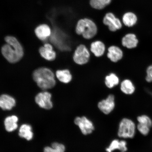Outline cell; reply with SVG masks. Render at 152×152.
<instances>
[{"label":"cell","mask_w":152,"mask_h":152,"mask_svg":"<svg viewBox=\"0 0 152 152\" xmlns=\"http://www.w3.org/2000/svg\"><path fill=\"white\" fill-rule=\"evenodd\" d=\"M147 75L146 77V80L148 82L152 81V65L150 66L147 68Z\"/></svg>","instance_id":"obj_27"},{"label":"cell","mask_w":152,"mask_h":152,"mask_svg":"<svg viewBox=\"0 0 152 152\" xmlns=\"http://www.w3.org/2000/svg\"><path fill=\"white\" fill-rule=\"evenodd\" d=\"M121 43L123 47L128 49H132L137 46L138 40L134 34L128 33L122 37Z\"/></svg>","instance_id":"obj_14"},{"label":"cell","mask_w":152,"mask_h":152,"mask_svg":"<svg viewBox=\"0 0 152 152\" xmlns=\"http://www.w3.org/2000/svg\"><path fill=\"white\" fill-rule=\"evenodd\" d=\"M104 25L108 26L110 31L115 32L123 27V23L120 19L117 18L113 13L109 12L106 14L103 19Z\"/></svg>","instance_id":"obj_6"},{"label":"cell","mask_w":152,"mask_h":152,"mask_svg":"<svg viewBox=\"0 0 152 152\" xmlns=\"http://www.w3.org/2000/svg\"><path fill=\"white\" fill-rule=\"evenodd\" d=\"M53 45L50 43H46L40 48L39 52L41 56L49 61H53L57 58L56 52L54 50Z\"/></svg>","instance_id":"obj_10"},{"label":"cell","mask_w":152,"mask_h":152,"mask_svg":"<svg viewBox=\"0 0 152 152\" xmlns=\"http://www.w3.org/2000/svg\"><path fill=\"white\" fill-rule=\"evenodd\" d=\"M33 77L38 86L43 90L52 89L56 84L55 73L48 68H38L33 72Z\"/></svg>","instance_id":"obj_2"},{"label":"cell","mask_w":152,"mask_h":152,"mask_svg":"<svg viewBox=\"0 0 152 152\" xmlns=\"http://www.w3.org/2000/svg\"><path fill=\"white\" fill-rule=\"evenodd\" d=\"M16 105V101L12 97L7 94L0 96V107L3 110H9Z\"/></svg>","instance_id":"obj_16"},{"label":"cell","mask_w":152,"mask_h":152,"mask_svg":"<svg viewBox=\"0 0 152 152\" xmlns=\"http://www.w3.org/2000/svg\"><path fill=\"white\" fill-rule=\"evenodd\" d=\"M91 55V53L86 45L80 44L78 45L74 52L73 60L78 65H84L90 61Z\"/></svg>","instance_id":"obj_5"},{"label":"cell","mask_w":152,"mask_h":152,"mask_svg":"<svg viewBox=\"0 0 152 152\" xmlns=\"http://www.w3.org/2000/svg\"><path fill=\"white\" fill-rule=\"evenodd\" d=\"M35 33L38 39L45 41L52 35V30L47 24H42L36 28Z\"/></svg>","instance_id":"obj_12"},{"label":"cell","mask_w":152,"mask_h":152,"mask_svg":"<svg viewBox=\"0 0 152 152\" xmlns=\"http://www.w3.org/2000/svg\"><path fill=\"white\" fill-rule=\"evenodd\" d=\"M89 50L95 56L99 58L104 54L106 47L105 44L102 41L96 40L91 43Z\"/></svg>","instance_id":"obj_13"},{"label":"cell","mask_w":152,"mask_h":152,"mask_svg":"<svg viewBox=\"0 0 152 152\" xmlns=\"http://www.w3.org/2000/svg\"><path fill=\"white\" fill-rule=\"evenodd\" d=\"M74 122L84 135L90 134L94 130V126L92 121L85 116L76 117Z\"/></svg>","instance_id":"obj_7"},{"label":"cell","mask_w":152,"mask_h":152,"mask_svg":"<svg viewBox=\"0 0 152 152\" xmlns=\"http://www.w3.org/2000/svg\"><path fill=\"white\" fill-rule=\"evenodd\" d=\"M52 96V95L48 92H41L36 96L35 102L40 107L47 110L50 109L53 107V103L51 100Z\"/></svg>","instance_id":"obj_8"},{"label":"cell","mask_w":152,"mask_h":152,"mask_svg":"<svg viewBox=\"0 0 152 152\" xmlns=\"http://www.w3.org/2000/svg\"><path fill=\"white\" fill-rule=\"evenodd\" d=\"M98 28L96 23L91 19L82 18L78 21L75 27L77 35L82 36L84 39L90 40L96 36Z\"/></svg>","instance_id":"obj_3"},{"label":"cell","mask_w":152,"mask_h":152,"mask_svg":"<svg viewBox=\"0 0 152 152\" xmlns=\"http://www.w3.org/2000/svg\"><path fill=\"white\" fill-rule=\"evenodd\" d=\"M137 18L134 13L127 12L123 15L121 21L125 26L131 27L134 25L137 21Z\"/></svg>","instance_id":"obj_21"},{"label":"cell","mask_w":152,"mask_h":152,"mask_svg":"<svg viewBox=\"0 0 152 152\" xmlns=\"http://www.w3.org/2000/svg\"><path fill=\"white\" fill-rule=\"evenodd\" d=\"M5 40L7 44L3 45L1 49L3 56L11 63L18 62L24 55L21 45L16 38L12 36H7Z\"/></svg>","instance_id":"obj_1"},{"label":"cell","mask_w":152,"mask_h":152,"mask_svg":"<svg viewBox=\"0 0 152 152\" xmlns=\"http://www.w3.org/2000/svg\"><path fill=\"white\" fill-rule=\"evenodd\" d=\"M112 1V0H90V3L93 8L101 10L109 5Z\"/></svg>","instance_id":"obj_23"},{"label":"cell","mask_w":152,"mask_h":152,"mask_svg":"<svg viewBox=\"0 0 152 152\" xmlns=\"http://www.w3.org/2000/svg\"><path fill=\"white\" fill-rule=\"evenodd\" d=\"M136 120L138 123L147 125L151 128L152 127V119L149 116L147 115L142 114L138 115Z\"/></svg>","instance_id":"obj_25"},{"label":"cell","mask_w":152,"mask_h":152,"mask_svg":"<svg viewBox=\"0 0 152 152\" xmlns=\"http://www.w3.org/2000/svg\"><path fill=\"white\" fill-rule=\"evenodd\" d=\"M18 117L16 115L10 116L6 118L4 121L6 130L9 132L16 130L18 127Z\"/></svg>","instance_id":"obj_19"},{"label":"cell","mask_w":152,"mask_h":152,"mask_svg":"<svg viewBox=\"0 0 152 152\" xmlns=\"http://www.w3.org/2000/svg\"><path fill=\"white\" fill-rule=\"evenodd\" d=\"M120 81L118 76L114 73H111L106 76L104 78V83L109 89H112L118 85Z\"/></svg>","instance_id":"obj_20"},{"label":"cell","mask_w":152,"mask_h":152,"mask_svg":"<svg viewBox=\"0 0 152 152\" xmlns=\"http://www.w3.org/2000/svg\"><path fill=\"white\" fill-rule=\"evenodd\" d=\"M151 128L147 125L137 123V130L142 135L147 136L151 132Z\"/></svg>","instance_id":"obj_26"},{"label":"cell","mask_w":152,"mask_h":152,"mask_svg":"<svg viewBox=\"0 0 152 152\" xmlns=\"http://www.w3.org/2000/svg\"><path fill=\"white\" fill-rule=\"evenodd\" d=\"M115 150H119L121 152H125L128 151L127 142L125 140H113L110 144L109 147L106 148L107 152H112Z\"/></svg>","instance_id":"obj_17"},{"label":"cell","mask_w":152,"mask_h":152,"mask_svg":"<svg viewBox=\"0 0 152 152\" xmlns=\"http://www.w3.org/2000/svg\"><path fill=\"white\" fill-rule=\"evenodd\" d=\"M137 124L130 118H124L119 123L118 135L119 137L132 139L136 134Z\"/></svg>","instance_id":"obj_4"},{"label":"cell","mask_w":152,"mask_h":152,"mask_svg":"<svg viewBox=\"0 0 152 152\" xmlns=\"http://www.w3.org/2000/svg\"><path fill=\"white\" fill-rule=\"evenodd\" d=\"M119 85L121 92L125 95H132L135 91V87L130 80L124 79L121 82Z\"/></svg>","instance_id":"obj_18"},{"label":"cell","mask_w":152,"mask_h":152,"mask_svg":"<svg viewBox=\"0 0 152 152\" xmlns=\"http://www.w3.org/2000/svg\"><path fill=\"white\" fill-rule=\"evenodd\" d=\"M55 75L57 80L64 84L70 83L73 79L71 72L68 69L57 70Z\"/></svg>","instance_id":"obj_15"},{"label":"cell","mask_w":152,"mask_h":152,"mask_svg":"<svg viewBox=\"0 0 152 152\" xmlns=\"http://www.w3.org/2000/svg\"><path fill=\"white\" fill-rule=\"evenodd\" d=\"M98 107L105 115L111 113L115 107V95L110 94L105 99L102 100L99 102Z\"/></svg>","instance_id":"obj_9"},{"label":"cell","mask_w":152,"mask_h":152,"mask_svg":"<svg viewBox=\"0 0 152 152\" xmlns=\"http://www.w3.org/2000/svg\"><path fill=\"white\" fill-rule=\"evenodd\" d=\"M19 135L20 137L28 140H32L33 137L32 128L29 125L24 124L20 126L19 131Z\"/></svg>","instance_id":"obj_22"},{"label":"cell","mask_w":152,"mask_h":152,"mask_svg":"<svg viewBox=\"0 0 152 152\" xmlns=\"http://www.w3.org/2000/svg\"><path fill=\"white\" fill-rule=\"evenodd\" d=\"M65 151V146L57 142L53 143L52 147H47L44 149V152H64Z\"/></svg>","instance_id":"obj_24"},{"label":"cell","mask_w":152,"mask_h":152,"mask_svg":"<svg viewBox=\"0 0 152 152\" xmlns=\"http://www.w3.org/2000/svg\"><path fill=\"white\" fill-rule=\"evenodd\" d=\"M106 49L107 57L111 62H117L123 58L124 53L121 48L116 45H111Z\"/></svg>","instance_id":"obj_11"}]
</instances>
